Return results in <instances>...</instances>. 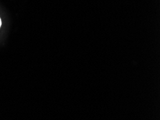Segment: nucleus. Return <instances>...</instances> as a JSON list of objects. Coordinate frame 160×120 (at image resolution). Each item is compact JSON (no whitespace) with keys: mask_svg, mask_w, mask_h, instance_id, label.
Listing matches in <instances>:
<instances>
[{"mask_svg":"<svg viewBox=\"0 0 160 120\" xmlns=\"http://www.w3.org/2000/svg\"><path fill=\"white\" fill-rule=\"evenodd\" d=\"M2 26V20H1V18H0V28H1Z\"/></svg>","mask_w":160,"mask_h":120,"instance_id":"nucleus-1","label":"nucleus"}]
</instances>
